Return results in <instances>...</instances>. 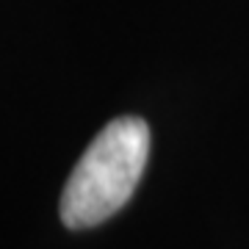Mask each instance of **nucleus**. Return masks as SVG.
<instances>
[{
  "label": "nucleus",
  "mask_w": 249,
  "mask_h": 249,
  "mask_svg": "<svg viewBox=\"0 0 249 249\" xmlns=\"http://www.w3.org/2000/svg\"><path fill=\"white\" fill-rule=\"evenodd\" d=\"M150 155V127L139 116H116L94 136L61 194V222L83 230L114 216L130 196Z\"/></svg>",
  "instance_id": "f257e3e1"
}]
</instances>
